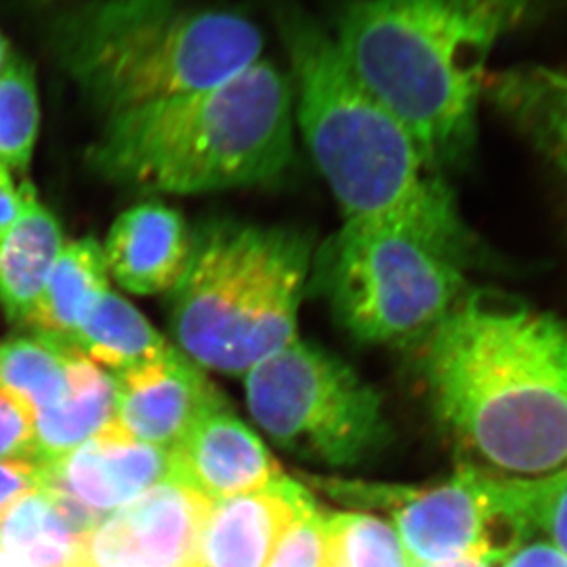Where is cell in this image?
<instances>
[{
    "instance_id": "ffe728a7",
    "label": "cell",
    "mask_w": 567,
    "mask_h": 567,
    "mask_svg": "<svg viewBox=\"0 0 567 567\" xmlns=\"http://www.w3.org/2000/svg\"><path fill=\"white\" fill-rule=\"evenodd\" d=\"M104 247L94 238L63 247L27 327L44 338L71 343L80 317L110 289Z\"/></svg>"
},
{
    "instance_id": "1f68e13d",
    "label": "cell",
    "mask_w": 567,
    "mask_h": 567,
    "mask_svg": "<svg viewBox=\"0 0 567 567\" xmlns=\"http://www.w3.org/2000/svg\"><path fill=\"white\" fill-rule=\"evenodd\" d=\"M10 44L6 41L4 35L0 32V72L4 71V66L8 65V61L11 60Z\"/></svg>"
},
{
    "instance_id": "4fadbf2b",
    "label": "cell",
    "mask_w": 567,
    "mask_h": 567,
    "mask_svg": "<svg viewBox=\"0 0 567 567\" xmlns=\"http://www.w3.org/2000/svg\"><path fill=\"white\" fill-rule=\"evenodd\" d=\"M282 477L277 458L227 404L207 411L169 452V481L210 503L262 491Z\"/></svg>"
},
{
    "instance_id": "d6a6232c",
    "label": "cell",
    "mask_w": 567,
    "mask_h": 567,
    "mask_svg": "<svg viewBox=\"0 0 567 567\" xmlns=\"http://www.w3.org/2000/svg\"><path fill=\"white\" fill-rule=\"evenodd\" d=\"M0 567H24L21 563H17L16 558H11L8 553L0 549Z\"/></svg>"
},
{
    "instance_id": "30bf717a",
    "label": "cell",
    "mask_w": 567,
    "mask_h": 567,
    "mask_svg": "<svg viewBox=\"0 0 567 567\" xmlns=\"http://www.w3.org/2000/svg\"><path fill=\"white\" fill-rule=\"evenodd\" d=\"M41 488L80 533L169 480V452L127 435L115 419L93 439L44 464Z\"/></svg>"
},
{
    "instance_id": "4316f807",
    "label": "cell",
    "mask_w": 567,
    "mask_h": 567,
    "mask_svg": "<svg viewBox=\"0 0 567 567\" xmlns=\"http://www.w3.org/2000/svg\"><path fill=\"white\" fill-rule=\"evenodd\" d=\"M0 461L35 463V416L0 389Z\"/></svg>"
},
{
    "instance_id": "9a60e30c",
    "label": "cell",
    "mask_w": 567,
    "mask_h": 567,
    "mask_svg": "<svg viewBox=\"0 0 567 567\" xmlns=\"http://www.w3.org/2000/svg\"><path fill=\"white\" fill-rule=\"evenodd\" d=\"M190 235L175 208L141 203L116 218L105 240L107 269L122 288L137 295L163 293L185 274Z\"/></svg>"
},
{
    "instance_id": "e0dca14e",
    "label": "cell",
    "mask_w": 567,
    "mask_h": 567,
    "mask_svg": "<svg viewBox=\"0 0 567 567\" xmlns=\"http://www.w3.org/2000/svg\"><path fill=\"white\" fill-rule=\"evenodd\" d=\"M485 96L567 174V69L522 65L486 78Z\"/></svg>"
},
{
    "instance_id": "5b68a950",
    "label": "cell",
    "mask_w": 567,
    "mask_h": 567,
    "mask_svg": "<svg viewBox=\"0 0 567 567\" xmlns=\"http://www.w3.org/2000/svg\"><path fill=\"white\" fill-rule=\"evenodd\" d=\"M52 47L107 118L246 71L262 60L264 33L238 11L188 0H91L55 21Z\"/></svg>"
},
{
    "instance_id": "8fae6325",
    "label": "cell",
    "mask_w": 567,
    "mask_h": 567,
    "mask_svg": "<svg viewBox=\"0 0 567 567\" xmlns=\"http://www.w3.org/2000/svg\"><path fill=\"white\" fill-rule=\"evenodd\" d=\"M213 503L164 481L111 514L83 542V567H190Z\"/></svg>"
},
{
    "instance_id": "ac0fdd59",
    "label": "cell",
    "mask_w": 567,
    "mask_h": 567,
    "mask_svg": "<svg viewBox=\"0 0 567 567\" xmlns=\"http://www.w3.org/2000/svg\"><path fill=\"white\" fill-rule=\"evenodd\" d=\"M115 380L80 350L69 354V385L61 402L35 416V463H54L115 419Z\"/></svg>"
},
{
    "instance_id": "f546056e",
    "label": "cell",
    "mask_w": 567,
    "mask_h": 567,
    "mask_svg": "<svg viewBox=\"0 0 567 567\" xmlns=\"http://www.w3.org/2000/svg\"><path fill=\"white\" fill-rule=\"evenodd\" d=\"M21 214V194L11 179L10 169L0 164V246Z\"/></svg>"
},
{
    "instance_id": "44dd1931",
    "label": "cell",
    "mask_w": 567,
    "mask_h": 567,
    "mask_svg": "<svg viewBox=\"0 0 567 567\" xmlns=\"http://www.w3.org/2000/svg\"><path fill=\"white\" fill-rule=\"evenodd\" d=\"M85 536L43 491L17 503L0 522V549L24 567H83Z\"/></svg>"
},
{
    "instance_id": "cb8c5ba5",
    "label": "cell",
    "mask_w": 567,
    "mask_h": 567,
    "mask_svg": "<svg viewBox=\"0 0 567 567\" xmlns=\"http://www.w3.org/2000/svg\"><path fill=\"white\" fill-rule=\"evenodd\" d=\"M39 126L41 107L32 66L13 54L0 72V164L4 168H28Z\"/></svg>"
},
{
    "instance_id": "7a4b0ae2",
    "label": "cell",
    "mask_w": 567,
    "mask_h": 567,
    "mask_svg": "<svg viewBox=\"0 0 567 567\" xmlns=\"http://www.w3.org/2000/svg\"><path fill=\"white\" fill-rule=\"evenodd\" d=\"M279 24L291 66L295 126L344 221L399 225L461 266L472 264L474 235L419 142L367 93L319 22L291 8Z\"/></svg>"
},
{
    "instance_id": "5bb4252c",
    "label": "cell",
    "mask_w": 567,
    "mask_h": 567,
    "mask_svg": "<svg viewBox=\"0 0 567 567\" xmlns=\"http://www.w3.org/2000/svg\"><path fill=\"white\" fill-rule=\"evenodd\" d=\"M310 492L282 477L262 491L216 502L208 508L190 567H266Z\"/></svg>"
},
{
    "instance_id": "d6986e66",
    "label": "cell",
    "mask_w": 567,
    "mask_h": 567,
    "mask_svg": "<svg viewBox=\"0 0 567 567\" xmlns=\"http://www.w3.org/2000/svg\"><path fill=\"white\" fill-rule=\"evenodd\" d=\"M71 344L94 365L110 369L111 377L161 360L172 349L135 306L111 289L80 317Z\"/></svg>"
},
{
    "instance_id": "d4e9b609",
    "label": "cell",
    "mask_w": 567,
    "mask_h": 567,
    "mask_svg": "<svg viewBox=\"0 0 567 567\" xmlns=\"http://www.w3.org/2000/svg\"><path fill=\"white\" fill-rule=\"evenodd\" d=\"M330 567H413L393 525L363 513L328 514Z\"/></svg>"
},
{
    "instance_id": "ba28073f",
    "label": "cell",
    "mask_w": 567,
    "mask_h": 567,
    "mask_svg": "<svg viewBox=\"0 0 567 567\" xmlns=\"http://www.w3.org/2000/svg\"><path fill=\"white\" fill-rule=\"evenodd\" d=\"M246 394L269 439L311 463L355 466L389 439L380 394L338 355L299 339L247 372Z\"/></svg>"
},
{
    "instance_id": "484cf974",
    "label": "cell",
    "mask_w": 567,
    "mask_h": 567,
    "mask_svg": "<svg viewBox=\"0 0 567 567\" xmlns=\"http://www.w3.org/2000/svg\"><path fill=\"white\" fill-rule=\"evenodd\" d=\"M327 518L311 494L306 497L266 567H330Z\"/></svg>"
},
{
    "instance_id": "8992f818",
    "label": "cell",
    "mask_w": 567,
    "mask_h": 567,
    "mask_svg": "<svg viewBox=\"0 0 567 567\" xmlns=\"http://www.w3.org/2000/svg\"><path fill=\"white\" fill-rule=\"evenodd\" d=\"M310 262V236L297 229L233 221L197 229L172 288L181 352L205 369L246 377L293 343Z\"/></svg>"
},
{
    "instance_id": "83f0119b",
    "label": "cell",
    "mask_w": 567,
    "mask_h": 567,
    "mask_svg": "<svg viewBox=\"0 0 567 567\" xmlns=\"http://www.w3.org/2000/svg\"><path fill=\"white\" fill-rule=\"evenodd\" d=\"M43 470L33 461H0V522L17 503L41 488Z\"/></svg>"
},
{
    "instance_id": "2e32d148",
    "label": "cell",
    "mask_w": 567,
    "mask_h": 567,
    "mask_svg": "<svg viewBox=\"0 0 567 567\" xmlns=\"http://www.w3.org/2000/svg\"><path fill=\"white\" fill-rule=\"evenodd\" d=\"M21 214L0 246V305L13 324H27L61 251L63 235L49 208L24 183Z\"/></svg>"
},
{
    "instance_id": "4dcf8cb0",
    "label": "cell",
    "mask_w": 567,
    "mask_h": 567,
    "mask_svg": "<svg viewBox=\"0 0 567 567\" xmlns=\"http://www.w3.org/2000/svg\"><path fill=\"white\" fill-rule=\"evenodd\" d=\"M415 567H496L491 563L480 560V558H461V560H450V563L433 564V566H415Z\"/></svg>"
},
{
    "instance_id": "603a6c76",
    "label": "cell",
    "mask_w": 567,
    "mask_h": 567,
    "mask_svg": "<svg viewBox=\"0 0 567 567\" xmlns=\"http://www.w3.org/2000/svg\"><path fill=\"white\" fill-rule=\"evenodd\" d=\"M496 508L525 538L551 542L567 555V463L538 477H488Z\"/></svg>"
},
{
    "instance_id": "277c9868",
    "label": "cell",
    "mask_w": 567,
    "mask_h": 567,
    "mask_svg": "<svg viewBox=\"0 0 567 567\" xmlns=\"http://www.w3.org/2000/svg\"><path fill=\"white\" fill-rule=\"evenodd\" d=\"M295 132L289 74L262 58L210 87L107 116L87 161L135 190L207 194L279 179Z\"/></svg>"
},
{
    "instance_id": "52a82bcc",
    "label": "cell",
    "mask_w": 567,
    "mask_h": 567,
    "mask_svg": "<svg viewBox=\"0 0 567 567\" xmlns=\"http://www.w3.org/2000/svg\"><path fill=\"white\" fill-rule=\"evenodd\" d=\"M464 266L413 230L344 221L317 279L343 330L361 343L422 344L466 293Z\"/></svg>"
},
{
    "instance_id": "7c38bea8",
    "label": "cell",
    "mask_w": 567,
    "mask_h": 567,
    "mask_svg": "<svg viewBox=\"0 0 567 567\" xmlns=\"http://www.w3.org/2000/svg\"><path fill=\"white\" fill-rule=\"evenodd\" d=\"M115 422L133 439L172 452L207 411L225 404L202 367L181 350L115 374Z\"/></svg>"
},
{
    "instance_id": "6da1fadb",
    "label": "cell",
    "mask_w": 567,
    "mask_h": 567,
    "mask_svg": "<svg viewBox=\"0 0 567 567\" xmlns=\"http://www.w3.org/2000/svg\"><path fill=\"white\" fill-rule=\"evenodd\" d=\"M436 419L511 477L567 463V322L513 295L466 289L422 343Z\"/></svg>"
},
{
    "instance_id": "3957f363",
    "label": "cell",
    "mask_w": 567,
    "mask_h": 567,
    "mask_svg": "<svg viewBox=\"0 0 567 567\" xmlns=\"http://www.w3.org/2000/svg\"><path fill=\"white\" fill-rule=\"evenodd\" d=\"M536 0H347L330 33L344 65L439 172L477 141L486 63Z\"/></svg>"
},
{
    "instance_id": "7402d4cb",
    "label": "cell",
    "mask_w": 567,
    "mask_h": 567,
    "mask_svg": "<svg viewBox=\"0 0 567 567\" xmlns=\"http://www.w3.org/2000/svg\"><path fill=\"white\" fill-rule=\"evenodd\" d=\"M72 344L44 336H17L0 343V389L32 411L54 408L69 385Z\"/></svg>"
},
{
    "instance_id": "f1b7e54d",
    "label": "cell",
    "mask_w": 567,
    "mask_h": 567,
    "mask_svg": "<svg viewBox=\"0 0 567 567\" xmlns=\"http://www.w3.org/2000/svg\"><path fill=\"white\" fill-rule=\"evenodd\" d=\"M497 567H567V555L544 538H527Z\"/></svg>"
},
{
    "instance_id": "9c48e42d",
    "label": "cell",
    "mask_w": 567,
    "mask_h": 567,
    "mask_svg": "<svg viewBox=\"0 0 567 567\" xmlns=\"http://www.w3.org/2000/svg\"><path fill=\"white\" fill-rule=\"evenodd\" d=\"M339 486V485H338ZM367 505L388 508L413 567L480 558L496 566L527 540L497 513L488 474L464 468L433 486H339Z\"/></svg>"
}]
</instances>
